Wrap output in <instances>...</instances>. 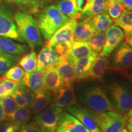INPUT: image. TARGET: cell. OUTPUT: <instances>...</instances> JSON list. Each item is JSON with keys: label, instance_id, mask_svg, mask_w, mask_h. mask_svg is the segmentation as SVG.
I'll use <instances>...</instances> for the list:
<instances>
[{"label": "cell", "instance_id": "cell-1", "mask_svg": "<svg viewBox=\"0 0 132 132\" xmlns=\"http://www.w3.org/2000/svg\"><path fill=\"white\" fill-rule=\"evenodd\" d=\"M13 16L20 36L30 49L36 50L42 47L41 32L32 15L18 11L14 13Z\"/></svg>", "mask_w": 132, "mask_h": 132}, {"label": "cell", "instance_id": "cell-2", "mask_svg": "<svg viewBox=\"0 0 132 132\" xmlns=\"http://www.w3.org/2000/svg\"><path fill=\"white\" fill-rule=\"evenodd\" d=\"M69 20L55 5L52 4L41 10L36 21L43 37L46 40H48Z\"/></svg>", "mask_w": 132, "mask_h": 132}, {"label": "cell", "instance_id": "cell-3", "mask_svg": "<svg viewBox=\"0 0 132 132\" xmlns=\"http://www.w3.org/2000/svg\"><path fill=\"white\" fill-rule=\"evenodd\" d=\"M81 102L88 109L96 112L116 111L106 94L98 86H90L80 97Z\"/></svg>", "mask_w": 132, "mask_h": 132}, {"label": "cell", "instance_id": "cell-4", "mask_svg": "<svg viewBox=\"0 0 132 132\" xmlns=\"http://www.w3.org/2000/svg\"><path fill=\"white\" fill-rule=\"evenodd\" d=\"M77 22L76 19L69 20L50 40L46 41L45 45L52 47L59 56L65 54L75 42L74 29Z\"/></svg>", "mask_w": 132, "mask_h": 132}, {"label": "cell", "instance_id": "cell-5", "mask_svg": "<svg viewBox=\"0 0 132 132\" xmlns=\"http://www.w3.org/2000/svg\"><path fill=\"white\" fill-rule=\"evenodd\" d=\"M111 103L116 110L126 116L132 106V88L123 82H113L108 85Z\"/></svg>", "mask_w": 132, "mask_h": 132}, {"label": "cell", "instance_id": "cell-6", "mask_svg": "<svg viewBox=\"0 0 132 132\" xmlns=\"http://www.w3.org/2000/svg\"><path fill=\"white\" fill-rule=\"evenodd\" d=\"M90 111L102 132H120L126 125L127 120L125 116L118 111H108L100 113L91 110Z\"/></svg>", "mask_w": 132, "mask_h": 132}, {"label": "cell", "instance_id": "cell-7", "mask_svg": "<svg viewBox=\"0 0 132 132\" xmlns=\"http://www.w3.org/2000/svg\"><path fill=\"white\" fill-rule=\"evenodd\" d=\"M63 109L51 104L35 115L34 122L43 132H56Z\"/></svg>", "mask_w": 132, "mask_h": 132}, {"label": "cell", "instance_id": "cell-8", "mask_svg": "<svg viewBox=\"0 0 132 132\" xmlns=\"http://www.w3.org/2000/svg\"><path fill=\"white\" fill-rule=\"evenodd\" d=\"M13 15L9 6L0 0V36L23 43L24 40L18 32Z\"/></svg>", "mask_w": 132, "mask_h": 132}, {"label": "cell", "instance_id": "cell-9", "mask_svg": "<svg viewBox=\"0 0 132 132\" xmlns=\"http://www.w3.org/2000/svg\"><path fill=\"white\" fill-rule=\"evenodd\" d=\"M132 69V48L125 42H122L118 47L110 65L111 70L123 73Z\"/></svg>", "mask_w": 132, "mask_h": 132}, {"label": "cell", "instance_id": "cell-10", "mask_svg": "<svg viewBox=\"0 0 132 132\" xmlns=\"http://www.w3.org/2000/svg\"><path fill=\"white\" fill-rule=\"evenodd\" d=\"M125 39V35L121 28L116 24L112 25L105 32V42L99 55L108 57Z\"/></svg>", "mask_w": 132, "mask_h": 132}, {"label": "cell", "instance_id": "cell-11", "mask_svg": "<svg viewBox=\"0 0 132 132\" xmlns=\"http://www.w3.org/2000/svg\"><path fill=\"white\" fill-rule=\"evenodd\" d=\"M52 105L61 108H69L78 104L77 97L72 85H63L61 88L53 94Z\"/></svg>", "mask_w": 132, "mask_h": 132}, {"label": "cell", "instance_id": "cell-12", "mask_svg": "<svg viewBox=\"0 0 132 132\" xmlns=\"http://www.w3.org/2000/svg\"><path fill=\"white\" fill-rule=\"evenodd\" d=\"M68 111L78 119L90 132H102L92 114L90 110L76 105L69 107Z\"/></svg>", "mask_w": 132, "mask_h": 132}, {"label": "cell", "instance_id": "cell-13", "mask_svg": "<svg viewBox=\"0 0 132 132\" xmlns=\"http://www.w3.org/2000/svg\"><path fill=\"white\" fill-rule=\"evenodd\" d=\"M56 132H90L78 119L71 114L62 113Z\"/></svg>", "mask_w": 132, "mask_h": 132}, {"label": "cell", "instance_id": "cell-14", "mask_svg": "<svg viewBox=\"0 0 132 132\" xmlns=\"http://www.w3.org/2000/svg\"><path fill=\"white\" fill-rule=\"evenodd\" d=\"M37 70H44L57 65L60 56L50 46L44 45L37 55Z\"/></svg>", "mask_w": 132, "mask_h": 132}, {"label": "cell", "instance_id": "cell-15", "mask_svg": "<svg viewBox=\"0 0 132 132\" xmlns=\"http://www.w3.org/2000/svg\"><path fill=\"white\" fill-rule=\"evenodd\" d=\"M5 3L14 5L20 12L30 15L39 14L43 8L47 6L50 0H2Z\"/></svg>", "mask_w": 132, "mask_h": 132}, {"label": "cell", "instance_id": "cell-16", "mask_svg": "<svg viewBox=\"0 0 132 132\" xmlns=\"http://www.w3.org/2000/svg\"><path fill=\"white\" fill-rule=\"evenodd\" d=\"M56 66L62 85H72L77 81L75 75L73 64L67 60L65 54L60 56L59 61Z\"/></svg>", "mask_w": 132, "mask_h": 132}, {"label": "cell", "instance_id": "cell-17", "mask_svg": "<svg viewBox=\"0 0 132 132\" xmlns=\"http://www.w3.org/2000/svg\"><path fill=\"white\" fill-rule=\"evenodd\" d=\"M44 70H36L32 73H26L20 82L32 90L35 94L45 89L44 86Z\"/></svg>", "mask_w": 132, "mask_h": 132}, {"label": "cell", "instance_id": "cell-18", "mask_svg": "<svg viewBox=\"0 0 132 132\" xmlns=\"http://www.w3.org/2000/svg\"><path fill=\"white\" fill-rule=\"evenodd\" d=\"M97 55L92 50L88 43L86 42L75 41L73 45L65 54L66 58L69 62L73 64L76 61L89 56Z\"/></svg>", "mask_w": 132, "mask_h": 132}, {"label": "cell", "instance_id": "cell-19", "mask_svg": "<svg viewBox=\"0 0 132 132\" xmlns=\"http://www.w3.org/2000/svg\"><path fill=\"white\" fill-rule=\"evenodd\" d=\"M110 69V61L108 57L97 56L91 69L86 76L85 80H102Z\"/></svg>", "mask_w": 132, "mask_h": 132}, {"label": "cell", "instance_id": "cell-20", "mask_svg": "<svg viewBox=\"0 0 132 132\" xmlns=\"http://www.w3.org/2000/svg\"><path fill=\"white\" fill-rule=\"evenodd\" d=\"M28 45L16 42L13 39L0 36V51L16 56H22L29 52Z\"/></svg>", "mask_w": 132, "mask_h": 132}, {"label": "cell", "instance_id": "cell-21", "mask_svg": "<svg viewBox=\"0 0 132 132\" xmlns=\"http://www.w3.org/2000/svg\"><path fill=\"white\" fill-rule=\"evenodd\" d=\"M107 0H93L85 5L79 15L78 21L91 19L97 15L106 11Z\"/></svg>", "mask_w": 132, "mask_h": 132}, {"label": "cell", "instance_id": "cell-22", "mask_svg": "<svg viewBox=\"0 0 132 132\" xmlns=\"http://www.w3.org/2000/svg\"><path fill=\"white\" fill-rule=\"evenodd\" d=\"M95 32L91 19H86L77 22L74 29V40L86 42Z\"/></svg>", "mask_w": 132, "mask_h": 132}, {"label": "cell", "instance_id": "cell-23", "mask_svg": "<svg viewBox=\"0 0 132 132\" xmlns=\"http://www.w3.org/2000/svg\"><path fill=\"white\" fill-rule=\"evenodd\" d=\"M44 82L45 89L50 90L52 94L57 91L61 88L62 84L56 66L50 67L45 70Z\"/></svg>", "mask_w": 132, "mask_h": 132}, {"label": "cell", "instance_id": "cell-24", "mask_svg": "<svg viewBox=\"0 0 132 132\" xmlns=\"http://www.w3.org/2000/svg\"><path fill=\"white\" fill-rule=\"evenodd\" d=\"M97 55L89 56L77 60L73 63L75 75L77 81L85 80L86 76L91 69Z\"/></svg>", "mask_w": 132, "mask_h": 132}, {"label": "cell", "instance_id": "cell-25", "mask_svg": "<svg viewBox=\"0 0 132 132\" xmlns=\"http://www.w3.org/2000/svg\"><path fill=\"white\" fill-rule=\"evenodd\" d=\"M54 5L69 19H76L78 21L80 11L77 0H57Z\"/></svg>", "mask_w": 132, "mask_h": 132}, {"label": "cell", "instance_id": "cell-26", "mask_svg": "<svg viewBox=\"0 0 132 132\" xmlns=\"http://www.w3.org/2000/svg\"><path fill=\"white\" fill-rule=\"evenodd\" d=\"M52 93L47 89L37 94H36L35 98L31 105V112L34 114H37L48 106L49 104L52 102Z\"/></svg>", "mask_w": 132, "mask_h": 132}, {"label": "cell", "instance_id": "cell-27", "mask_svg": "<svg viewBox=\"0 0 132 132\" xmlns=\"http://www.w3.org/2000/svg\"><path fill=\"white\" fill-rule=\"evenodd\" d=\"M17 64L26 73H32L35 72L37 68V57L36 52L31 50L30 52L19 57Z\"/></svg>", "mask_w": 132, "mask_h": 132}, {"label": "cell", "instance_id": "cell-28", "mask_svg": "<svg viewBox=\"0 0 132 132\" xmlns=\"http://www.w3.org/2000/svg\"><path fill=\"white\" fill-rule=\"evenodd\" d=\"M115 24L122 29L125 39L132 37V11L124 9L119 17L115 20Z\"/></svg>", "mask_w": 132, "mask_h": 132}, {"label": "cell", "instance_id": "cell-29", "mask_svg": "<svg viewBox=\"0 0 132 132\" xmlns=\"http://www.w3.org/2000/svg\"><path fill=\"white\" fill-rule=\"evenodd\" d=\"M91 22L95 32H105L113 25V20L106 11L91 18Z\"/></svg>", "mask_w": 132, "mask_h": 132}, {"label": "cell", "instance_id": "cell-30", "mask_svg": "<svg viewBox=\"0 0 132 132\" xmlns=\"http://www.w3.org/2000/svg\"><path fill=\"white\" fill-rule=\"evenodd\" d=\"M31 118V110L26 107H18L15 111L6 119L9 122L21 127V125L28 122Z\"/></svg>", "mask_w": 132, "mask_h": 132}, {"label": "cell", "instance_id": "cell-31", "mask_svg": "<svg viewBox=\"0 0 132 132\" xmlns=\"http://www.w3.org/2000/svg\"><path fill=\"white\" fill-rule=\"evenodd\" d=\"M86 42L91 48L92 50L96 54H99L103 49L105 42V33L95 32L89 38Z\"/></svg>", "mask_w": 132, "mask_h": 132}, {"label": "cell", "instance_id": "cell-32", "mask_svg": "<svg viewBox=\"0 0 132 132\" xmlns=\"http://www.w3.org/2000/svg\"><path fill=\"white\" fill-rule=\"evenodd\" d=\"M19 57L0 51V75H3L9 68L16 65Z\"/></svg>", "mask_w": 132, "mask_h": 132}, {"label": "cell", "instance_id": "cell-33", "mask_svg": "<svg viewBox=\"0 0 132 132\" xmlns=\"http://www.w3.org/2000/svg\"><path fill=\"white\" fill-rule=\"evenodd\" d=\"M26 72L19 65H15L9 68L3 74V77L14 81L20 82L25 75Z\"/></svg>", "mask_w": 132, "mask_h": 132}, {"label": "cell", "instance_id": "cell-34", "mask_svg": "<svg viewBox=\"0 0 132 132\" xmlns=\"http://www.w3.org/2000/svg\"><path fill=\"white\" fill-rule=\"evenodd\" d=\"M124 9L125 7L122 3L107 1L106 12L113 21H115L119 17Z\"/></svg>", "mask_w": 132, "mask_h": 132}, {"label": "cell", "instance_id": "cell-35", "mask_svg": "<svg viewBox=\"0 0 132 132\" xmlns=\"http://www.w3.org/2000/svg\"><path fill=\"white\" fill-rule=\"evenodd\" d=\"M0 99L2 101L6 120V119L11 116V115L15 111L18 106L12 96H7Z\"/></svg>", "mask_w": 132, "mask_h": 132}, {"label": "cell", "instance_id": "cell-36", "mask_svg": "<svg viewBox=\"0 0 132 132\" xmlns=\"http://www.w3.org/2000/svg\"><path fill=\"white\" fill-rule=\"evenodd\" d=\"M18 89L20 90L21 94L22 95L23 97L25 100L26 103H27L28 108H31L33 101L35 98V94L30 89L23 85H21Z\"/></svg>", "mask_w": 132, "mask_h": 132}, {"label": "cell", "instance_id": "cell-37", "mask_svg": "<svg viewBox=\"0 0 132 132\" xmlns=\"http://www.w3.org/2000/svg\"><path fill=\"white\" fill-rule=\"evenodd\" d=\"M20 127L9 122H3L0 124V132H20Z\"/></svg>", "mask_w": 132, "mask_h": 132}, {"label": "cell", "instance_id": "cell-38", "mask_svg": "<svg viewBox=\"0 0 132 132\" xmlns=\"http://www.w3.org/2000/svg\"><path fill=\"white\" fill-rule=\"evenodd\" d=\"M11 96L14 99L18 107H26V108H28L27 103H26L25 100L23 97L22 95L21 94L20 92L19 89L16 90Z\"/></svg>", "mask_w": 132, "mask_h": 132}, {"label": "cell", "instance_id": "cell-39", "mask_svg": "<svg viewBox=\"0 0 132 132\" xmlns=\"http://www.w3.org/2000/svg\"><path fill=\"white\" fill-rule=\"evenodd\" d=\"M20 132H43L34 122H27L21 125Z\"/></svg>", "mask_w": 132, "mask_h": 132}, {"label": "cell", "instance_id": "cell-40", "mask_svg": "<svg viewBox=\"0 0 132 132\" xmlns=\"http://www.w3.org/2000/svg\"><path fill=\"white\" fill-rule=\"evenodd\" d=\"M7 96H11V94L6 88L2 82H0V98H4Z\"/></svg>", "mask_w": 132, "mask_h": 132}, {"label": "cell", "instance_id": "cell-41", "mask_svg": "<svg viewBox=\"0 0 132 132\" xmlns=\"http://www.w3.org/2000/svg\"><path fill=\"white\" fill-rule=\"evenodd\" d=\"M121 3L124 6L125 9L132 11V0H121Z\"/></svg>", "mask_w": 132, "mask_h": 132}, {"label": "cell", "instance_id": "cell-42", "mask_svg": "<svg viewBox=\"0 0 132 132\" xmlns=\"http://www.w3.org/2000/svg\"><path fill=\"white\" fill-rule=\"evenodd\" d=\"M4 120H6V115H5L2 101L0 99V122H2Z\"/></svg>", "mask_w": 132, "mask_h": 132}, {"label": "cell", "instance_id": "cell-43", "mask_svg": "<svg viewBox=\"0 0 132 132\" xmlns=\"http://www.w3.org/2000/svg\"><path fill=\"white\" fill-rule=\"evenodd\" d=\"M123 74H124L125 77H127V78L128 81H130L132 87V69L129 71H128V72H125V73H123Z\"/></svg>", "mask_w": 132, "mask_h": 132}, {"label": "cell", "instance_id": "cell-44", "mask_svg": "<svg viewBox=\"0 0 132 132\" xmlns=\"http://www.w3.org/2000/svg\"><path fill=\"white\" fill-rule=\"evenodd\" d=\"M125 119H126L127 122H128V120L132 119V106L130 108V110L128 111V113L127 114L126 116H125Z\"/></svg>", "mask_w": 132, "mask_h": 132}, {"label": "cell", "instance_id": "cell-45", "mask_svg": "<svg viewBox=\"0 0 132 132\" xmlns=\"http://www.w3.org/2000/svg\"><path fill=\"white\" fill-rule=\"evenodd\" d=\"M125 42L130 46V47L132 48V37L127 39H125Z\"/></svg>", "mask_w": 132, "mask_h": 132}, {"label": "cell", "instance_id": "cell-46", "mask_svg": "<svg viewBox=\"0 0 132 132\" xmlns=\"http://www.w3.org/2000/svg\"><path fill=\"white\" fill-rule=\"evenodd\" d=\"M127 128L128 130H129L130 132H131L132 131V124H129V123H127Z\"/></svg>", "mask_w": 132, "mask_h": 132}, {"label": "cell", "instance_id": "cell-47", "mask_svg": "<svg viewBox=\"0 0 132 132\" xmlns=\"http://www.w3.org/2000/svg\"><path fill=\"white\" fill-rule=\"evenodd\" d=\"M108 1H111V2H120L121 3V0H107Z\"/></svg>", "mask_w": 132, "mask_h": 132}, {"label": "cell", "instance_id": "cell-48", "mask_svg": "<svg viewBox=\"0 0 132 132\" xmlns=\"http://www.w3.org/2000/svg\"><path fill=\"white\" fill-rule=\"evenodd\" d=\"M92 1H93V0H86V4L85 5L88 4L89 3H90Z\"/></svg>", "mask_w": 132, "mask_h": 132}, {"label": "cell", "instance_id": "cell-49", "mask_svg": "<svg viewBox=\"0 0 132 132\" xmlns=\"http://www.w3.org/2000/svg\"><path fill=\"white\" fill-rule=\"evenodd\" d=\"M120 132H128V131L126 129V128H123V129L121 131H120Z\"/></svg>", "mask_w": 132, "mask_h": 132}, {"label": "cell", "instance_id": "cell-50", "mask_svg": "<svg viewBox=\"0 0 132 132\" xmlns=\"http://www.w3.org/2000/svg\"><path fill=\"white\" fill-rule=\"evenodd\" d=\"M127 122H128V123H129V124H132V119L128 120Z\"/></svg>", "mask_w": 132, "mask_h": 132}, {"label": "cell", "instance_id": "cell-51", "mask_svg": "<svg viewBox=\"0 0 132 132\" xmlns=\"http://www.w3.org/2000/svg\"><path fill=\"white\" fill-rule=\"evenodd\" d=\"M131 132H132V131H131Z\"/></svg>", "mask_w": 132, "mask_h": 132}]
</instances>
